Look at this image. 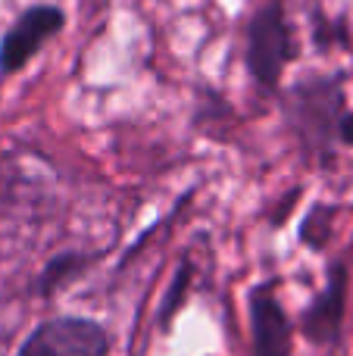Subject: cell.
<instances>
[{
    "label": "cell",
    "instance_id": "6da1fadb",
    "mask_svg": "<svg viewBox=\"0 0 353 356\" xmlns=\"http://www.w3.org/2000/svg\"><path fill=\"white\" fill-rule=\"evenodd\" d=\"M294 122L310 144L329 150L331 144H353V116L344 106L338 81L313 79L294 88Z\"/></svg>",
    "mask_w": 353,
    "mask_h": 356
},
{
    "label": "cell",
    "instance_id": "7a4b0ae2",
    "mask_svg": "<svg viewBox=\"0 0 353 356\" xmlns=\"http://www.w3.org/2000/svg\"><path fill=\"white\" fill-rule=\"evenodd\" d=\"M294 60V38L281 3L254 13L247 25V66L263 88H275L285 66Z\"/></svg>",
    "mask_w": 353,
    "mask_h": 356
},
{
    "label": "cell",
    "instance_id": "3957f363",
    "mask_svg": "<svg viewBox=\"0 0 353 356\" xmlns=\"http://www.w3.org/2000/svg\"><path fill=\"white\" fill-rule=\"evenodd\" d=\"M19 356H106V332L91 319H50L35 328Z\"/></svg>",
    "mask_w": 353,
    "mask_h": 356
},
{
    "label": "cell",
    "instance_id": "277c9868",
    "mask_svg": "<svg viewBox=\"0 0 353 356\" xmlns=\"http://www.w3.org/2000/svg\"><path fill=\"white\" fill-rule=\"evenodd\" d=\"M63 22H66V16H63L60 6L41 3L25 10L0 41V72L10 75L16 69H22L41 50V44L63 29Z\"/></svg>",
    "mask_w": 353,
    "mask_h": 356
},
{
    "label": "cell",
    "instance_id": "5b68a950",
    "mask_svg": "<svg viewBox=\"0 0 353 356\" xmlns=\"http://www.w3.org/2000/svg\"><path fill=\"white\" fill-rule=\"evenodd\" d=\"M254 356H291V322L279 303L275 284L266 282L250 294Z\"/></svg>",
    "mask_w": 353,
    "mask_h": 356
},
{
    "label": "cell",
    "instance_id": "8992f818",
    "mask_svg": "<svg viewBox=\"0 0 353 356\" xmlns=\"http://www.w3.org/2000/svg\"><path fill=\"white\" fill-rule=\"evenodd\" d=\"M338 316H341V272H335V282H331V288H329V303H325V294H322V300L310 309V319H306L310 334H313V338L331 334L325 322H331V328H335Z\"/></svg>",
    "mask_w": 353,
    "mask_h": 356
}]
</instances>
